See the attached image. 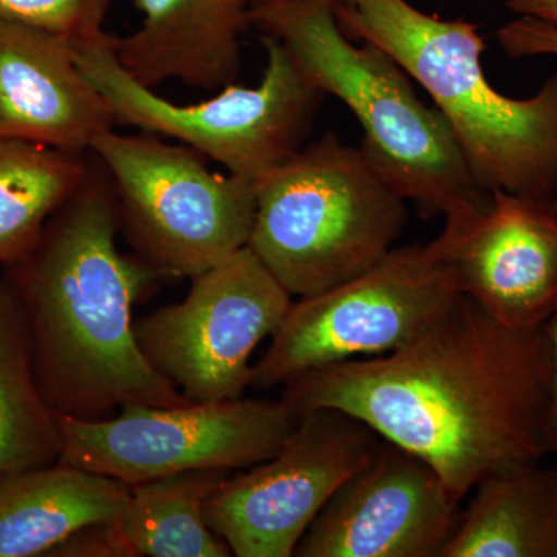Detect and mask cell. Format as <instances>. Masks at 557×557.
<instances>
[{
    "label": "cell",
    "instance_id": "6da1fadb",
    "mask_svg": "<svg viewBox=\"0 0 557 557\" xmlns=\"http://www.w3.org/2000/svg\"><path fill=\"white\" fill-rule=\"evenodd\" d=\"M282 386L296 418L314 409L357 418L423 458L458 502L490 475L552 453L549 322L509 329L465 295L397 350L310 370Z\"/></svg>",
    "mask_w": 557,
    "mask_h": 557
},
{
    "label": "cell",
    "instance_id": "7a4b0ae2",
    "mask_svg": "<svg viewBox=\"0 0 557 557\" xmlns=\"http://www.w3.org/2000/svg\"><path fill=\"white\" fill-rule=\"evenodd\" d=\"M120 228L112 183L89 170L35 248L9 265L36 379L60 416L101 420L132 405H190L139 348L132 310L163 276L120 251Z\"/></svg>",
    "mask_w": 557,
    "mask_h": 557
},
{
    "label": "cell",
    "instance_id": "3957f363",
    "mask_svg": "<svg viewBox=\"0 0 557 557\" xmlns=\"http://www.w3.org/2000/svg\"><path fill=\"white\" fill-rule=\"evenodd\" d=\"M249 20L350 109L364 131L366 157L421 215H443L445 230L457 231L485 214L493 197L472 177L448 121L421 101L391 54L348 39L335 0H260Z\"/></svg>",
    "mask_w": 557,
    "mask_h": 557
},
{
    "label": "cell",
    "instance_id": "277c9868",
    "mask_svg": "<svg viewBox=\"0 0 557 557\" xmlns=\"http://www.w3.org/2000/svg\"><path fill=\"white\" fill-rule=\"evenodd\" d=\"M335 7L344 32L386 51L428 91L480 188L557 199V73L518 100L487 81L478 25L438 20L408 0Z\"/></svg>",
    "mask_w": 557,
    "mask_h": 557
},
{
    "label": "cell",
    "instance_id": "5b68a950",
    "mask_svg": "<svg viewBox=\"0 0 557 557\" xmlns=\"http://www.w3.org/2000/svg\"><path fill=\"white\" fill-rule=\"evenodd\" d=\"M255 185L248 248L299 298L373 269L394 249L408 219L406 200L364 150L333 132Z\"/></svg>",
    "mask_w": 557,
    "mask_h": 557
},
{
    "label": "cell",
    "instance_id": "8992f818",
    "mask_svg": "<svg viewBox=\"0 0 557 557\" xmlns=\"http://www.w3.org/2000/svg\"><path fill=\"white\" fill-rule=\"evenodd\" d=\"M260 38L267 67L258 86L230 84L196 104H177L138 83L120 64L109 33L75 42V53L116 124L175 139L230 174L256 183L306 146L325 97L284 44Z\"/></svg>",
    "mask_w": 557,
    "mask_h": 557
},
{
    "label": "cell",
    "instance_id": "52a82bcc",
    "mask_svg": "<svg viewBox=\"0 0 557 557\" xmlns=\"http://www.w3.org/2000/svg\"><path fill=\"white\" fill-rule=\"evenodd\" d=\"M90 152L115 190L121 228L161 276L193 278L248 247L255 183L211 171L197 150L148 132H106Z\"/></svg>",
    "mask_w": 557,
    "mask_h": 557
},
{
    "label": "cell",
    "instance_id": "ba28073f",
    "mask_svg": "<svg viewBox=\"0 0 557 557\" xmlns=\"http://www.w3.org/2000/svg\"><path fill=\"white\" fill-rule=\"evenodd\" d=\"M463 296L434 242L391 252L344 284L292 304L251 386H282L300 373L358 355L397 350Z\"/></svg>",
    "mask_w": 557,
    "mask_h": 557
},
{
    "label": "cell",
    "instance_id": "9c48e42d",
    "mask_svg": "<svg viewBox=\"0 0 557 557\" xmlns=\"http://www.w3.org/2000/svg\"><path fill=\"white\" fill-rule=\"evenodd\" d=\"M61 463L126 485L200 469L251 468L273 457L298 418L282 399H225L175 408L132 405L101 420L60 416Z\"/></svg>",
    "mask_w": 557,
    "mask_h": 557
},
{
    "label": "cell",
    "instance_id": "30bf717a",
    "mask_svg": "<svg viewBox=\"0 0 557 557\" xmlns=\"http://www.w3.org/2000/svg\"><path fill=\"white\" fill-rule=\"evenodd\" d=\"M292 295L248 247L190 278L188 296L135 324L145 357L190 403L240 398L252 351L273 336Z\"/></svg>",
    "mask_w": 557,
    "mask_h": 557
},
{
    "label": "cell",
    "instance_id": "8fae6325",
    "mask_svg": "<svg viewBox=\"0 0 557 557\" xmlns=\"http://www.w3.org/2000/svg\"><path fill=\"white\" fill-rule=\"evenodd\" d=\"M383 438L336 409L300 413L273 457L225 480L209 497L208 527L237 557L295 556L330 497L373 456Z\"/></svg>",
    "mask_w": 557,
    "mask_h": 557
},
{
    "label": "cell",
    "instance_id": "7c38bea8",
    "mask_svg": "<svg viewBox=\"0 0 557 557\" xmlns=\"http://www.w3.org/2000/svg\"><path fill=\"white\" fill-rule=\"evenodd\" d=\"M458 504L423 458L386 440L307 528L298 557H442Z\"/></svg>",
    "mask_w": 557,
    "mask_h": 557
},
{
    "label": "cell",
    "instance_id": "4fadbf2b",
    "mask_svg": "<svg viewBox=\"0 0 557 557\" xmlns=\"http://www.w3.org/2000/svg\"><path fill=\"white\" fill-rule=\"evenodd\" d=\"M485 214L434 239L461 293L509 329L557 311V199L494 190Z\"/></svg>",
    "mask_w": 557,
    "mask_h": 557
},
{
    "label": "cell",
    "instance_id": "5bb4252c",
    "mask_svg": "<svg viewBox=\"0 0 557 557\" xmlns=\"http://www.w3.org/2000/svg\"><path fill=\"white\" fill-rule=\"evenodd\" d=\"M115 124L75 40L0 17V138L83 153Z\"/></svg>",
    "mask_w": 557,
    "mask_h": 557
},
{
    "label": "cell",
    "instance_id": "9a60e30c",
    "mask_svg": "<svg viewBox=\"0 0 557 557\" xmlns=\"http://www.w3.org/2000/svg\"><path fill=\"white\" fill-rule=\"evenodd\" d=\"M251 0H137L141 24L113 36L120 64L143 86L180 81L218 90L236 83Z\"/></svg>",
    "mask_w": 557,
    "mask_h": 557
},
{
    "label": "cell",
    "instance_id": "2e32d148",
    "mask_svg": "<svg viewBox=\"0 0 557 557\" xmlns=\"http://www.w3.org/2000/svg\"><path fill=\"white\" fill-rule=\"evenodd\" d=\"M131 486L58 463L0 475V557L51 556L84 528L119 520Z\"/></svg>",
    "mask_w": 557,
    "mask_h": 557
},
{
    "label": "cell",
    "instance_id": "e0dca14e",
    "mask_svg": "<svg viewBox=\"0 0 557 557\" xmlns=\"http://www.w3.org/2000/svg\"><path fill=\"white\" fill-rule=\"evenodd\" d=\"M442 557H557V471L522 465L474 487Z\"/></svg>",
    "mask_w": 557,
    "mask_h": 557
},
{
    "label": "cell",
    "instance_id": "ac0fdd59",
    "mask_svg": "<svg viewBox=\"0 0 557 557\" xmlns=\"http://www.w3.org/2000/svg\"><path fill=\"white\" fill-rule=\"evenodd\" d=\"M228 471L200 469L131 486L115 525L131 557H230L205 518L209 497Z\"/></svg>",
    "mask_w": 557,
    "mask_h": 557
},
{
    "label": "cell",
    "instance_id": "d6986e66",
    "mask_svg": "<svg viewBox=\"0 0 557 557\" xmlns=\"http://www.w3.org/2000/svg\"><path fill=\"white\" fill-rule=\"evenodd\" d=\"M61 449L60 420L36 379L24 314L0 281V475L50 467Z\"/></svg>",
    "mask_w": 557,
    "mask_h": 557
},
{
    "label": "cell",
    "instance_id": "ffe728a7",
    "mask_svg": "<svg viewBox=\"0 0 557 557\" xmlns=\"http://www.w3.org/2000/svg\"><path fill=\"white\" fill-rule=\"evenodd\" d=\"M89 170L79 152L0 138V267L35 248Z\"/></svg>",
    "mask_w": 557,
    "mask_h": 557
},
{
    "label": "cell",
    "instance_id": "44dd1931",
    "mask_svg": "<svg viewBox=\"0 0 557 557\" xmlns=\"http://www.w3.org/2000/svg\"><path fill=\"white\" fill-rule=\"evenodd\" d=\"M112 0H0V17L67 36L100 38Z\"/></svg>",
    "mask_w": 557,
    "mask_h": 557
},
{
    "label": "cell",
    "instance_id": "7402d4cb",
    "mask_svg": "<svg viewBox=\"0 0 557 557\" xmlns=\"http://www.w3.org/2000/svg\"><path fill=\"white\" fill-rule=\"evenodd\" d=\"M509 58L557 57V28L536 17L519 16L496 33Z\"/></svg>",
    "mask_w": 557,
    "mask_h": 557
},
{
    "label": "cell",
    "instance_id": "603a6c76",
    "mask_svg": "<svg viewBox=\"0 0 557 557\" xmlns=\"http://www.w3.org/2000/svg\"><path fill=\"white\" fill-rule=\"evenodd\" d=\"M51 556L131 557L115 522L84 528L54 549Z\"/></svg>",
    "mask_w": 557,
    "mask_h": 557
},
{
    "label": "cell",
    "instance_id": "cb8c5ba5",
    "mask_svg": "<svg viewBox=\"0 0 557 557\" xmlns=\"http://www.w3.org/2000/svg\"><path fill=\"white\" fill-rule=\"evenodd\" d=\"M507 7L519 16L536 17L557 28V0H507Z\"/></svg>",
    "mask_w": 557,
    "mask_h": 557
},
{
    "label": "cell",
    "instance_id": "d4e9b609",
    "mask_svg": "<svg viewBox=\"0 0 557 557\" xmlns=\"http://www.w3.org/2000/svg\"><path fill=\"white\" fill-rule=\"evenodd\" d=\"M549 335H552L553 358H555V391H553L552 418H549V449L557 454V311L549 319Z\"/></svg>",
    "mask_w": 557,
    "mask_h": 557
},
{
    "label": "cell",
    "instance_id": "484cf974",
    "mask_svg": "<svg viewBox=\"0 0 557 557\" xmlns=\"http://www.w3.org/2000/svg\"><path fill=\"white\" fill-rule=\"evenodd\" d=\"M252 3L260 2V0H251Z\"/></svg>",
    "mask_w": 557,
    "mask_h": 557
}]
</instances>
